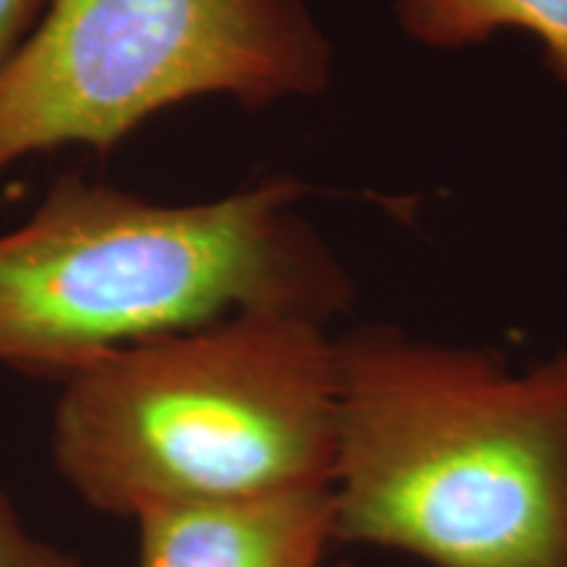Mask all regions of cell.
I'll list each match as a JSON object with an SVG mask.
<instances>
[{"label": "cell", "mask_w": 567, "mask_h": 567, "mask_svg": "<svg viewBox=\"0 0 567 567\" xmlns=\"http://www.w3.org/2000/svg\"><path fill=\"white\" fill-rule=\"evenodd\" d=\"M51 0H0V71L13 61Z\"/></svg>", "instance_id": "obj_8"}, {"label": "cell", "mask_w": 567, "mask_h": 567, "mask_svg": "<svg viewBox=\"0 0 567 567\" xmlns=\"http://www.w3.org/2000/svg\"><path fill=\"white\" fill-rule=\"evenodd\" d=\"M137 567H326L334 542L329 488L151 509Z\"/></svg>", "instance_id": "obj_5"}, {"label": "cell", "mask_w": 567, "mask_h": 567, "mask_svg": "<svg viewBox=\"0 0 567 567\" xmlns=\"http://www.w3.org/2000/svg\"><path fill=\"white\" fill-rule=\"evenodd\" d=\"M331 66L305 0H51L0 71V184L38 155L116 151L184 103L316 97Z\"/></svg>", "instance_id": "obj_4"}, {"label": "cell", "mask_w": 567, "mask_h": 567, "mask_svg": "<svg viewBox=\"0 0 567 567\" xmlns=\"http://www.w3.org/2000/svg\"><path fill=\"white\" fill-rule=\"evenodd\" d=\"M0 567H87L71 551L34 536L0 488Z\"/></svg>", "instance_id": "obj_7"}, {"label": "cell", "mask_w": 567, "mask_h": 567, "mask_svg": "<svg viewBox=\"0 0 567 567\" xmlns=\"http://www.w3.org/2000/svg\"><path fill=\"white\" fill-rule=\"evenodd\" d=\"M339 567H350V565H339Z\"/></svg>", "instance_id": "obj_9"}, {"label": "cell", "mask_w": 567, "mask_h": 567, "mask_svg": "<svg viewBox=\"0 0 567 567\" xmlns=\"http://www.w3.org/2000/svg\"><path fill=\"white\" fill-rule=\"evenodd\" d=\"M396 21L410 40L442 51L526 32L551 74L567 82V0H396Z\"/></svg>", "instance_id": "obj_6"}, {"label": "cell", "mask_w": 567, "mask_h": 567, "mask_svg": "<svg viewBox=\"0 0 567 567\" xmlns=\"http://www.w3.org/2000/svg\"><path fill=\"white\" fill-rule=\"evenodd\" d=\"M337 547L567 567V350L528 371L396 329L337 337Z\"/></svg>", "instance_id": "obj_1"}, {"label": "cell", "mask_w": 567, "mask_h": 567, "mask_svg": "<svg viewBox=\"0 0 567 567\" xmlns=\"http://www.w3.org/2000/svg\"><path fill=\"white\" fill-rule=\"evenodd\" d=\"M51 457L97 513L331 488L337 339L245 310L113 350L59 379Z\"/></svg>", "instance_id": "obj_3"}, {"label": "cell", "mask_w": 567, "mask_h": 567, "mask_svg": "<svg viewBox=\"0 0 567 567\" xmlns=\"http://www.w3.org/2000/svg\"><path fill=\"white\" fill-rule=\"evenodd\" d=\"M308 187L274 176L168 203L61 176L0 231V365L61 379L147 339L274 310L329 326L352 281L297 210Z\"/></svg>", "instance_id": "obj_2"}]
</instances>
